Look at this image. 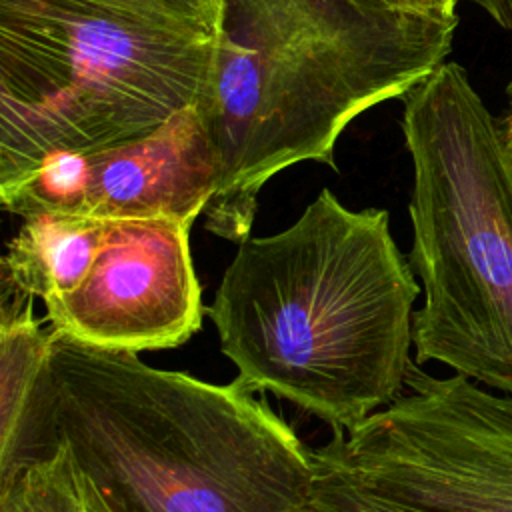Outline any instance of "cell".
Returning <instances> with one entry per match:
<instances>
[{"mask_svg": "<svg viewBox=\"0 0 512 512\" xmlns=\"http://www.w3.org/2000/svg\"><path fill=\"white\" fill-rule=\"evenodd\" d=\"M420 290L390 214L322 188L288 228L238 244L206 314L246 388L344 434L406 390Z\"/></svg>", "mask_w": 512, "mask_h": 512, "instance_id": "cell-1", "label": "cell"}, {"mask_svg": "<svg viewBox=\"0 0 512 512\" xmlns=\"http://www.w3.org/2000/svg\"><path fill=\"white\" fill-rule=\"evenodd\" d=\"M456 26L350 0H222L196 100L220 166L204 228L240 244L268 180L300 162L336 170L342 132L444 64Z\"/></svg>", "mask_w": 512, "mask_h": 512, "instance_id": "cell-2", "label": "cell"}, {"mask_svg": "<svg viewBox=\"0 0 512 512\" xmlns=\"http://www.w3.org/2000/svg\"><path fill=\"white\" fill-rule=\"evenodd\" d=\"M50 400L92 512L310 506L316 450L238 378L214 384L54 334Z\"/></svg>", "mask_w": 512, "mask_h": 512, "instance_id": "cell-3", "label": "cell"}, {"mask_svg": "<svg viewBox=\"0 0 512 512\" xmlns=\"http://www.w3.org/2000/svg\"><path fill=\"white\" fill-rule=\"evenodd\" d=\"M412 160L408 260L424 302L416 362L512 394V154L506 130L456 62L402 96Z\"/></svg>", "mask_w": 512, "mask_h": 512, "instance_id": "cell-4", "label": "cell"}, {"mask_svg": "<svg viewBox=\"0 0 512 512\" xmlns=\"http://www.w3.org/2000/svg\"><path fill=\"white\" fill-rule=\"evenodd\" d=\"M214 36L84 0H0V200L58 152H94L194 104Z\"/></svg>", "mask_w": 512, "mask_h": 512, "instance_id": "cell-5", "label": "cell"}, {"mask_svg": "<svg viewBox=\"0 0 512 512\" xmlns=\"http://www.w3.org/2000/svg\"><path fill=\"white\" fill-rule=\"evenodd\" d=\"M320 450L376 494L420 512H512V394L414 360L406 390Z\"/></svg>", "mask_w": 512, "mask_h": 512, "instance_id": "cell-6", "label": "cell"}, {"mask_svg": "<svg viewBox=\"0 0 512 512\" xmlns=\"http://www.w3.org/2000/svg\"><path fill=\"white\" fill-rule=\"evenodd\" d=\"M190 220H108L84 282L44 304L50 330L86 346L152 352L186 344L202 326Z\"/></svg>", "mask_w": 512, "mask_h": 512, "instance_id": "cell-7", "label": "cell"}, {"mask_svg": "<svg viewBox=\"0 0 512 512\" xmlns=\"http://www.w3.org/2000/svg\"><path fill=\"white\" fill-rule=\"evenodd\" d=\"M220 166L196 102L156 130L94 152H58L2 206L98 220L174 218L196 222L214 198Z\"/></svg>", "mask_w": 512, "mask_h": 512, "instance_id": "cell-8", "label": "cell"}, {"mask_svg": "<svg viewBox=\"0 0 512 512\" xmlns=\"http://www.w3.org/2000/svg\"><path fill=\"white\" fill-rule=\"evenodd\" d=\"M34 300L0 306V484L58 446L50 400L52 330Z\"/></svg>", "mask_w": 512, "mask_h": 512, "instance_id": "cell-9", "label": "cell"}, {"mask_svg": "<svg viewBox=\"0 0 512 512\" xmlns=\"http://www.w3.org/2000/svg\"><path fill=\"white\" fill-rule=\"evenodd\" d=\"M106 224L56 212L22 218L0 262L2 296L46 304L76 290L104 242Z\"/></svg>", "mask_w": 512, "mask_h": 512, "instance_id": "cell-10", "label": "cell"}, {"mask_svg": "<svg viewBox=\"0 0 512 512\" xmlns=\"http://www.w3.org/2000/svg\"><path fill=\"white\" fill-rule=\"evenodd\" d=\"M0 512H92L66 444L0 484Z\"/></svg>", "mask_w": 512, "mask_h": 512, "instance_id": "cell-11", "label": "cell"}, {"mask_svg": "<svg viewBox=\"0 0 512 512\" xmlns=\"http://www.w3.org/2000/svg\"><path fill=\"white\" fill-rule=\"evenodd\" d=\"M316 464L318 478L310 500L314 512H420L376 494L320 448H316Z\"/></svg>", "mask_w": 512, "mask_h": 512, "instance_id": "cell-12", "label": "cell"}, {"mask_svg": "<svg viewBox=\"0 0 512 512\" xmlns=\"http://www.w3.org/2000/svg\"><path fill=\"white\" fill-rule=\"evenodd\" d=\"M154 26L216 36L222 0H84Z\"/></svg>", "mask_w": 512, "mask_h": 512, "instance_id": "cell-13", "label": "cell"}, {"mask_svg": "<svg viewBox=\"0 0 512 512\" xmlns=\"http://www.w3.org/2000/svg\"><path fill=\"white\" fill-rule=\"evenodd\" d=\"M482 8L498 26L512 32V0H468Z\"/></svg>", "mask_w": 512, "mask_h": 512, "instance_id": "cell-14", "label": "cell"}, {"mask_svg": "<svg viewBox=\"0 0 512 512\" xmlns=\"http://www.w3.org/2000/svg\"><path fill=\"white\" fill-rule=\"evenodd\" d=\"M418 12L436 16V18H458L456 6L458 0H410Z\"/></svg>", "mask_w": 512, "mask_h": 512, "instance_id": "cell-15", "label": "cell"}, {"mask_svg": "<svg viewBox=\"0 0 512 512\" xmlns=\"http://www.w3.org/2000/svg\"><path fill=\"white\" fill-rule=\"evenodd\" d=\"M350 2L366 10H416L410 0H350Z\"/></svg>", "mask_w": 512, "mask_h": 512, "instance_id": "cell-16", "label": "cell"}, {"mask_svg": "<svg viewBox=\"0 0 512 512\" xmlns=\"http://www.w3.org/2000/svg\"><path fill=\"white\" fill-rule=\"evenodd\" d=\"M508 118H506V124H504V130H506V140H508V148H510V154H512V82L508 84Z\"/></svg>", "mask_w": 512, "mask_h": 512, "instance_id": "cell-17", "label": "cell"}, {"mask_svg": "<svg viewBox=\"0 0 512 512\" xmlns=\"http://www.w3.org/2000/svg\"><path fill=\"white\" fill-rule=\"evenodd\" d=\"M300 512H314V510L308 506V508H304V510H300Z\"/></svg>", "mask_w": 512, "mask_h": 512, "instance_id": "cell-18", "label": "cell"}]
</instances>
